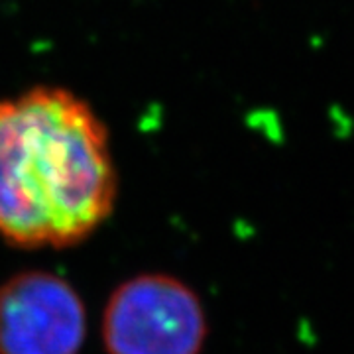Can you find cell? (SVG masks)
Here are the masks:
<instances>
[{
	"instance_id": "cell-1",
	"label": "cell",
	"mask_w": 354,
	"mask_h": 354,
	"mask_svg": "<svg viewBox=\"0 0 354 354\" xmlns=\"http://www.w3.org/2000/svg\"><path fill=\"white\" fill-rule=\"evenodd\" d=\"M109 130L59 87L0 101V236L24 248L73 246L116 201Z\"/></svg>"
},
{
	"instance_id": "cell-2",
	"label": "cell",
	"mask_w": 354,
	"mask_h": 354,
	"mask_svg": "<svg viewBox=\"0 0 354 354\" xmlns=\"http://www.w3.org/2000/svg\"><path fill=\"white\" fill-rule=\"evenodd\" d=\"M205 311L183 281L144 274L113 291L102 317L106 354H199Z\"/></svg>"
},
{
	"instance_id": "cell-3",
	"label": "cell",
	"mask_w": 354,
	"mask_h": 354,
	"mask_svg": "<svg viewBox=\"0 0 354 354\" xmlns=\"http://www.w3.org/2000/svg\"><path fill=\"white\" fill-rule=\"evenodd\" d=\"M87 333L77 291L48 272L0 286V354H77Z\"/></svg>"
}]
</instances>
